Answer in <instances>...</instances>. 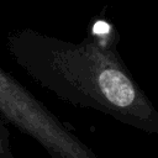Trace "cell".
Returning a JSON list of instances; mask_svg holds the SVG:
<instances>
[{"instance_id": "obj_3", "label": "cell", "mask_w": 158, "mask_h": 158, "mask_svg": "<svg viewBox=\"0 0 158 158\" xmlns=\"http://www.w3.org/2000/svg\"><path fill=\"white\" fill-rule=\"evenodd\" d=\"M0 158H16L10 141V131L6 121L0 116Z\"/></svg>"}, {"instance_id": "obj_1", "label": "cell", "mask_w": 158, "mask_h": 158, "mask_svg": "<svg viewBox=\"0 0 158 158\" xmlns=\"http://www.w3.org/2000/svg\"><path fill=\"white\" fill-rule=\"evenodd\" d=\"M6 48L33 81L58 99L158 135V111L112 42L94 37L75 43L25 28L7 36Z\"/></svg>"}, {"instance_id": "obj_2", "label": "cell", "mask_w": 158, "mask_h": 158, "mask_svg": "<svg viewBox=\"0 0 158 158\" xmlns=\"http://www.w3.org/2000/svg\"><path fill=\"white\" fill-rule=\"evenodd\" d=\"M0 116L36 141L51 158H99L88 144L1 67Z\"/></svg>"}]
</instances>
